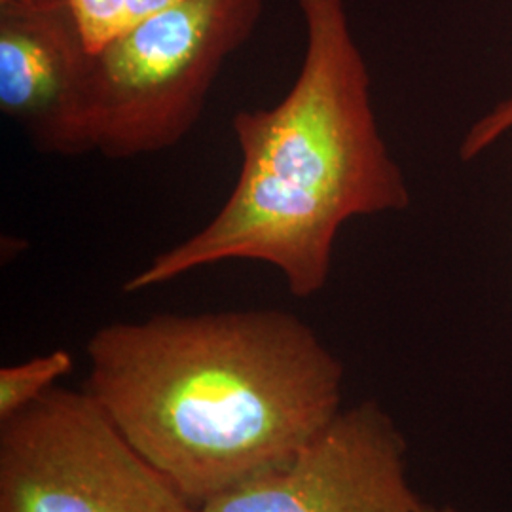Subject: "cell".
Segmentation results:
<instances>
[{
  "instance_id": "cell-8",
  "label": "cell",
  "mask_w": 512,
  "mask_h": 512,
  "mask_svg": "<svg viewBox=\"0 0 512 512\" xmlns=\"http://www.w3.org/2000/svg\"><path fill=\"white\" fill-rule=\"evenodd\" d=\"M129 0H69L74 21L88 48L97 55L129 31Z\"/></svg>"
},
{
  "instance_id": "cell-5",
  "label": "cell",
  "mask_w": 512,
  "mask_h": 512,
  "mask_svg": "<svg viewBox=\"0 0 512 512\" xmlns=\"http://www.w3.org/2000/svg\"><path fill=\"white\" fill-rule=\"evenodd\" d=\"M406 440L374 401L342 408L287 463L207 501L202 512H423Z\"/></svg>"
},
{
  "instance_id": "cell-2",
  "label": "cell",
  "mask_w": 512,
  "mask_h": 512,
  "mask_svg": "<svg viewBox=\"0 0 512 512\" xmlns=\"http://www.w3.org/2000/svg\"><path fill=\"white\" fill-rule=\"evenodd\" d=\"M306 50L272 109L239 110L238 183L200 232L154 256L124 283L141 293L228 260L275 268L296 298L329 283L334 241L355 217L410 205L372 107L370 73L344 0H298Z\"/></svg>"
},
{
  "instance_id": "cell-6",
  "label": "cell",
  "mask_w": 512,
  "mask_h": 512,
  "mask_svg": "<svg viewBox=\"0 0 512 512\" xmlns=\"http://www.w3.org/2000/svg\"><path fill=\"white\" fill-rule=\"evenodd\" d=\"M93 55L69 2L0 8V110L50 154H86V90Z\"/></svg>"
},
{
  "instance_id": "cell-7",
  "label": "cell",
  "mask_w": 512,
  "mask_h": 512,
  "mask_svg": "<svg viewBox=\"0 0 512 512\" xmlns=\"http://www.w3.org/2000/svg\"><path fill=\"white\" fill-rule=\"evenodd\" d=\"M73 355L65 349H54L18 365L0 368V423L18 416L27 406L37 403L55 382L71 374Z\"/></svg>"
},
{
  "instance_id": "cell-1",
  "label": "cell",
  "mask_w": 512,
  "mask_h": 512,
  "mask_svg": "<svg viewBox=\"0 0 512 512\" xmlns=\"http://www.w3.org/2000/svg\"><path fill=\"white\" fill-rule=\"evenodd\" d=\"M86 353L84 389L196 507L287 463L342 410V361L291 311L116 321Z\"/></svg>"
},
{
  "instance_id": "cell-4",
  "label": "cell",
  "mask_w": 512,
  "mask_h": 512,
  "mask_svg": "<svg viewBox=\"0 0 512 512\" xmlns=\"http://www.w3.org/2000/svg\"><path fill=\"white\" fill-rule=\"evenodd\" d=\"M0 512H202L82 389L0 423Z\"/></svg>"
},
{
  "instance_id": "cell-9",
  "label": "cell",
  "mask_w": 512,
  "mask_h": 512,
  "mask_svg": "<svg viewBox=\"0 0 512 512\" xmlns=\"http://www.w3.org/2000/svg\"><path fill=\"white\" fill-rule=\"evenodd\" d=\"M509 131H512V95L476 120L461 141L459 158L463 162L475 160L476 156L494 147Z\"/></svg>"
},
{
  "instance_id": "cell-11",
  "label": "cell",
  "mask_w": 512,
  "mask_h": 512,
  "mask_svg": "<svg viewBox=\"0 0 512 512\" xmlns=\"http://www.w3.org/2000/svg\"><path fill=\"white\" fill-rule=\"evenodd\" d=\"M423 512H461L458 509H454V507H425V511Z\"/></svg>"
},
{
  "instance_id": "cell-3",
  "label": "cell",
  "mask_w": 512,
  "mask_h": 512,
  "mask_svg": "<svg viewBox=\"0 0 512 512\" xmlns=\"http://www.w3.org/2000/svg\"><path fill=\"white\" fill-rule=\"evenodd\" d=\"M262 12L264 0H184L93 55L84 110L88 150L131 160L177 147Z\"/></svg>"
},
{
  "instance_id": "cell-10",
  "label": "cell",
  "mask_w": 512,
  "mask_h": 512,
  "mask_svg": "<svg viewBox=\"0 0 512 512\" xmlns=\"http://www.w3.org/2000/svg\"><path fill=\"white\" fill-rule=\"evenodd\" d=\"M69 0H0V8H54Z\"/></svg>"
}]
</instances>
